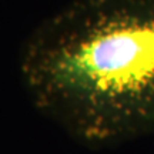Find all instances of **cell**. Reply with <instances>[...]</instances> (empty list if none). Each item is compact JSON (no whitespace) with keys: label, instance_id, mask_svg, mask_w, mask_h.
<instances>
[{"label":"cell","instance_id":"cell-1","mask_svg":"<svg viewBox=\"0 0 154 154\" xmlns=\"http://www.w3.org/2000/svg\"><path fill=\"white\" fill-rule=\"evenodd\" d=\"M36 110L90 149L154 134V0H72L19 57Z\"/></svg>","mask_w":154,"mask_h":154}]
</instances>
